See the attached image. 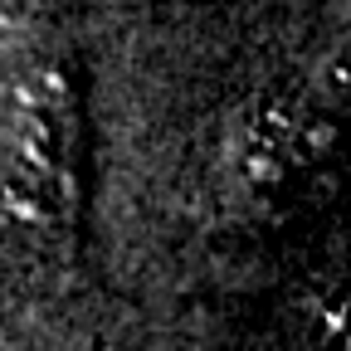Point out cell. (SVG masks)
Here are the masks:
<instances>
[{
	"label": "cell",
	"mask_w": 351,
	"mask_h": 351,
	"mask_svg": "<svg viewBox=\"0 0 351 351\" xmlns=\"http://www.w3.org/2000/svg\"><path fill=\"white\" fill-rule=\"evenodd\" d=\"M78 225V112L59 54L0 34V258L49 269Z\"/></svg>",
	"instance_id": "1"
}]
</instances>
